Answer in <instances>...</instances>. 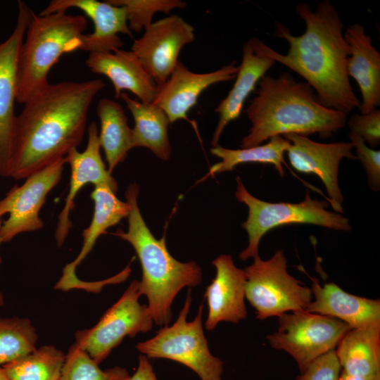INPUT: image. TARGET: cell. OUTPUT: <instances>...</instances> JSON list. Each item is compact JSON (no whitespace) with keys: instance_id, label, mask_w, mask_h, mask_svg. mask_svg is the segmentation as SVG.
I'll use <instances>...</instances> for the list:
<instances>
[{"instance_id":"26","label":"cell","mask_w":380,"mask_h":380,"mask_svg":"<svg viewBox=\"0 0 380 380\" xmlns=\"http://www.w3.org/2000/svg\"><path fill=\"white\" fill-rule=\"evenodd\" d=\"M97 114L101 124L99 140L105 153L108 170L111 174L132 149V128L128 125L124 108L114 100H99Z\"/></svg>"},{"instance_id":"11","label":"cell","mask_w":380,"mask_h":380,"mask_svg":"<svg viewBox=\"0 0 380 380\" xmlns=\"http://www.w3.org/2000/svg\"><path fill=\"white\" fill-rule=\"evenodd\" d=\"M65 163V157L56 160L27 177L22 185L13 186L0 200V219L9 214L0 227L2 243L11 241L20 233L43 227L39 213L47 194L60 182Z\"/></svg>"},{"instance_id":"32","label":"cell","mask_w":380,"mask_h":380,"mask_svg":"<svg viewBox=\"0 0 380 380\" xmlns=\"http://www.w3.org/2000/svg\"><path fill=\"white\" fill-rule=\"evenodd\" d=\"M350 142L355 149V157L365 170L367 182L370 189L374 191L380 189V151L369 148L363 139L356 134H349Z\"/></svg>"},{"instance_id":"20","label":"cell","mask_w":380,"mask_h":380,"mask_svg":"<svg viewBox=\"0 0 380 380\" xmlns=\"http://www.w3.org/2000/svg\"><path fill=\"white\" fill-rule=\"evenodd\" d=\"M86 65L93 73L103 75L111 81L116 99L122 91L128 90L143 103L153 102L157 85L132 51L120 49L113 52L89 53Z\"/></svg>"},{"instance_id":"15","label":"cell","mask_w":380,"mask_h":380,"mask_svg":"<svg viewBox=\"0 0 380 380\" xmlns=\"http://www.w3.org/2000/svg\"><path fill=\"white\" fill-rule=\"evenodd\" d=\"M32 10L18 1V17L11 35L0 43V176L8 177L17 94V70L20 48Z\"/></svg>"},{"instance_id":"29","label":"cell","mask_w":380,"mask_h":380,"mask_svg":"<svg viewBox=\"0 0 380 380\" xmlns=\"http://www.w3.org/2000/svg\"><path fill=\"white\" fill-rule=\"evenodd\" d=\"M37 335L27 318L0 317V367L36 349Z\"/></svg>"},{"instance_id":"6","label":"cell","mask_w":380,"mask_h":380,"mask_svg":"<svg viewBox=\"0 0 380 380\" xmlns=\"http://www.w3.org/2000/svg\"><path fill=\"white\" fill-rule=\"evenodd\" d=\"M236 181L235 197L248 208V217L241 224L248 236V246L239 253V258L242 260L259 255L258 247L262 237L279 226L308 224L338 231L351 230L347 217L327 210L329 201L312 199L308 190L301 202L270 203L250 194L239 177H236Z\"/></svg>"},{"instance_id":"18","label":"cell","mask_w":380,"mask_h":380,"mask_svg":"<svg viewBox=\"0 0 380 380\" xmlns=\"http://www.w3.org/2000/svg\"><path fill=\"white\" fill-rule=\"evenodd\" d=\"M72 8L83 11L91 19L94 26L92 33L82 35L81 50L89 53L113 52L124 45L118 34L133 37L128 27L125 7L113 5L107 1L53 0L39 15L66 12Z\"/></svg>"},{"instance_id":"21","label":"cell","mask_w":380,"mask_h":380,"mask_svg":"<svg viewBox=\"0 0 380 380\" xmlns=\"http://www.w3.org/2000/svg\"><path fill=\"white\" fill-rule=\"evenodd\" d=\"M275 63L260 51L257 37H252L244 43L241 63L233 87L215 110L218 114V121L211 139L213 147L219 145L220 138L227 125L241 115L245 101Z\"/></svg>"},{"instance_id":"13","label":"cell","mask_w":380,"mask_h":380,"mask_svg":"<svg viewBox=\"0 0 380 380\" xmlns=\"http://www.w3.org/2000/svg\"><path fill=\"white\" fill-rule=\"evenodd\" d=\"M283 137L290 142L286 153L291 166L299 172L317 175L325 186L329 203L335 212L342 214L344 198L338 184V169L343 158L357 159L352 143L323 144L296 134Z\"/></svg>"},{"instance_id":"5","label":"cell","mask_w":380,"mask_h":380,"mask_svg":"<svg viewBox=\"0 0 380 380\" xmlns=\"http://www.w3.org/2000/svg\"><path fill=\"white\" fill-rule=\"evenodd\" d=\"M87 28L82 15L32 11L18 53L17 102L24 104L47 87L51 68L65 53L80 49Z\"/></svg>"},{"instance_id":"23","label":"cell","mask_w":380,"mask_h":380,"mask_svg":"<svg viewBox=\"0 0 380 380\" xmlns=\"http://www.w3.org/2000/svg\"><path fill=\"white\" fill-rule=\"evenodd\" d=\"M312 281V300L306 311L338 319L350 329L380 322V300L350 294L333 282L319 284Z\"/></svg>"},{"instance_id":"38","label":"cell","mask_w":380,"mask_h":380,"mask_svg":"<svg viewBox=\"0 0 380 380\" xmlns=\"http://www.w3.org/2000/svg\"><path fill=\"white\" fill-rule=\"evenodd\" d=\"M0 380H11L1 367H0Z\"/></svg>"},{"instance_id":"37","label":"cell","mask_w":380,"mask_h":380,"mask_svg":"<svg viewBox=\"0 0 380 380\" xmlns=\"http://www.w3.org/2000/svg\"><path fill=\"white\" fill-rule=\"evenodd\" d=\"M1 223H2V220H1V219H0V227H1ZM1 243H2V241H1V238H0V244H1ZM1 262H2V260H1V258L0 257V264L1 263ZM4 304V295H3L1 293H0V307H1V306H3Z\"/></svg>"},{"instance_id":"31","label":"cell","mask_w":380,"mask_h":380,"mask_svg":"<svg viewBox=\"0 0 380 380\" xmlns=\"http://www.w3.org/2000/svg\"><path fill=\"white\" fill-rule=\"evenodd\" d=\"M115 6L125 7L129 30L139 32L153 22L158 12L169 13L176 8L184 9L186 3L181 0H107Z\"/></svg>"},{"instance_id":"16","label":"cell","mask_w":380,"mask_h":380,"mask_svg":"<svg viewBox=\"0 0 380 380\" xmlns=\"http://www.w3.org/2000/svg\"><path fill=\"white\" fill-rule=\"evenodd\" d=\"M238 70L234 61L217 70L196 73L179 61L165 82L157 86L153 103L166 113L170 123L189 120L187 113L202 92L214 84L234 80Z\"/></svg>"},{"instance_id":"24","label":"cell","mask_w":380,"mask_h":380,"mask_svg":"<svg viewBox=\"0 0 380 380\" xmlns=\"http://www.w3.org/2000/svg\"><path fill=\"white\" fill-rule=\"evenodd\" d=\"M335 351L342 372L362 377L380 376V322L350 329Z\"/></svg>"},{"instance_id":"7","label":"cell","mask_w":380,"mask_h":380,"mask_svg":"<svg viewBox=\"0 0 380 380\" xmlns=\"http://www.w3.org/2000/svg\"><path fill=\"white\" fill-rule=\"evenodd\" d=\"M189 289L184 305L171 326L163 327L151 338L136 345L148 358H164L179 362L193 370L201 380H221L223 362L213 356L205 337L203 325V305L196 316L186 319L191 304Z\"/></svg>"},{"instance_id":"30","label":"cell","mask_w":380,"mask_h":380,"mask_svg":"<svg viewBox=\"0 0 380 380\" xmlns=\"http://www.w3.org/2000/svg\"><path fill=\"white\" fill-rule=\"evenodd\" d=\"M129 374L123 367L101 369L75 343L65 355L60 380H127Z\"/></svg>"},{"instance_id":"36","label":"cell","mask_w":380,"mask_h":380,"mask_svg":"<svg viewBox=\"0 0 380 380\" xmlns=\"http://www.w3.org/2000/svg\"><path fill=\"white\" fill-rule=\"evenodd\" d=\"M340 380H380V376L372 378L349 375L342 371L340 374Z\"/></svg>"},{"instance_id":"34","label":"cell","mask_w":380,"mask_h":380,"mask_svg":"<svg viewBox=\"0 0 380 380\" xmlns=\"http://www.w3.org/2000/svg\"><path fill=\"white\" fill-rule=\"evenodd\" d=\"M341 371L334 349L313 360L296 380H340Z\"/></svg>"},{"instance_id":"2","label":"cell","mask_w":380,"mask_h":380,"mask_svg":"<svg viewBox=\"0 0 380 380\" xmlns=\"http://www.w3.org/2000/svg\"><path fill=\"white\" fill-rule=\"evenodd\" d=\"M296 11L305 24L301 35H293L281 23L275 24L274 35L288 42L287 53L281 54L257 38L258 49L300 75L322 106L348 115L359 108L360 101L347 73L350 48L337 10L329 0H324L315 11L305 2L298 4Z\"/></svg>"},{"instance_id":"14","label":"cell","mask_w":380,"mask_h":380,"mask_svg":"<svg viewBox=\"0 0 380 380\" xmlns=\"http://www.w3.org/2000/svg\"><path fill=\"white\" fill-rule=\"evenodd\" d=\"M91 198L94 203V214L90 224L82 232V248L77 257L63 268V274L55 285L56 289L68 291L79 289L99 293L105 285L119 282L117 275L94 282L81 281L76 275L77 267L90 253L98 238L106 234L108 228L127 217L131 209L129 203L120 201L108 185L94 186Z\"/></svg>"},{"instance_id":"22","label":"cell","mask_w":380,"mask_h":380,"mask_svg":"<svg viewBox=\"0 0 380 380\" xmlns=\"http://www.w3.org/2000/svg\"><path fill=\"white\" fill-rule=\"evenodd\" d=\"M344 38L350 48L347 73L356 81L360 90V113L367 114L380 105V53L360 24L346 27Z\"/></svg>"},{"instance_id":"8","label":"cell","mask_w":380,"mask_h":380,"mask_svg":"<svg viewBox=\"0 0 380 380\" xmlns=\"http://www.w3.org/2000/svg\"><path fill=\"white\" fill-rule=\"evenodd\" d=\"M246 267V298L255 308L256 318L306 310L312 300L311 289L287 271V260L282 250H277L268 260L259 255Z\"/></svg>"},{"instance_id":"10","label":"cell","mask_w":380,"mask_h":380,"mask_svg":"<svg viewBox=\"0 0 380 380\" xmlns=\"http://www.w3.org/2000/svg\"><path fill=\"white\" fill-rule=\"evenodd\" d=\"M140 296L139 281L134 280L96 324L75 332V343L99 364L125 337L151 330L154 322Z\"/></svg>"},{"instance_id":"3","label":"cell","mask_w":380,"mask_h":380,"mask_svg":"<svg viewBox=\"0 0 380 380\" xmlns=\"http://www.w3.org/2000/svg\"><path fill=\"white\" fill-rule=\"evenodd\" d=\"M258 84L256 94L245 110L251 127L241 141V148L289 134H317L327 139L346 124V113L322 106L307 82L296 81L289 72L277 77L265 75Z\"/></svg>"},{"instance_id":"28","label":"cell","mask_w":380,"mask_h":380,"mask_svg":"<svg viewBox=\"0 0 380 380\" xmlns=\"http://www.w3.org/2000/svg\"><path fill=\"white\" fill-rule=\"evenodd\" d=\"M65 355L53 346H44L3 365L11 380H60Z\"/></svg>"},{"instance_id":"9","label":"cell","mask_w":380,"mask_h":380,"mask_svg":"<svg viewBox=\"0 0 380 380\" xmlns=\"http://www.w3.org/2000/svg\"><path fill=\"white\" fill-rule=\"evenodd\" d=\"M277 331L267 336L274 349L288 353L296 362L300 373L315 359L336 348L350 329L334 317L299 310L278 317Z\"/></svg>"},{"instance_id":"33","label":"cell","mask_w":380,"mask_h":380,"mask_svg":"<svg viewBox=\"0 0 380 380\" xmlns=\"http://www.w3.org/2000/svg\"><path fill=\"white\" fill-rule=\"evenodd\" d=\"M350 132L360 136L371 147L380 144V110L374 108L367 114H353L348 120Z\"/></svg>"},{"instance_id":"12","label":"cell","mask_w":380,"mask_h":380,"mask_svg":"<svg viewBox=\"0 0 380 380\" xmlns=\"http://www.w3.org/2000/svg\"><path fill=\"white\" fill-rule=\"evenodd\" d=\"M194 38L193 26L174 14L152 23L140 38L134 40L131 51L159 86L169 78L181 50Z\"/></svg>"},{"instance_id":"1","label":"cell","mask_w":380,"mask_h":380,"mask_svg":"<svg viewBox=\"0 0 380 380\" xmlns=\"http://www.w3.org/2000/svg\"><path fill=\"white\" fill-rule=\"evenodd\" d=\"M103 80L49 84L15 116L8 177L26 179L81 144L88 113Z\"/></svg>"},{"instance_id":"17","label":"cell","mask_w":380,"mask_h":380,"mask_svg":"<svg viewBox=\"0 0 380 380\" xmlns=\"http://www.w3.org/2000/svg\"><path fill=\"white\" fill-rule=\"evenodd\" d=\"M88 141L84 151L77 148L70 150L65 156L66 163L70 167V181L69 192L61 213L55 232L58 247H61L72 227L69 218L74 208V199L80 190L87 184L94 186L105 184L109 186L115 193L118 184L106 168L101 155L96 123L93 121L87 127Z\"/></svg>"},{"instance_id":"19","label":"cell","mask_w":380,"mask_h":380,"mask_svg":"<svg viewBox=\"0 0 380 380\" xmlns=\"http://www.w3.org/2000/svg\"><path fill=\"white\" fill-rule=\"evenodd\" d=\"M212 264L216 268V276L204 294L208 307L205 326L209 331L221 322L236 324L247 316L244 270L234 265L230 255H220Z\"/></svg>"},{"instance_id":"27","label":"cell","mask_w":380,"mask_h":380,"mask_svg":"<svg viewBox=\"0 0 380 380\" xmlns=\"http://www.w3.org/2000/svg\"><path fill=\"white\" fill-rule=\"evenodd\" d=\"M289 145V141L281 136L273 137L265 144L250 148L229 149L217 145L210 148V153L221 160L212 165L208 172L198 182L217 173L232 171L236 165L248 163L272 164L283 177L284 155Z\"/></svg>"},{"instance_id":"35","label":"cell","mask_w":380,"mask_h":380,"mask_svg":"<svg viewBox=\"0 0 380 380\" xmlns=\"http://www.w3.org/2000/svg\"><path fill=\"white\" fill-rule=\"evenodd\" d=\"M148 359L146 355L140 354L138 367L135 372L132 376H129L127 380H158Z\"/></svg>"},{"instance_id":"25","label":"cell","mask_w":380,"mask_h":380,"mask_svg":"<svg viewBox=\"0 0 380 380\" xmlns=\"http://www.w3.org/2000/svg\"><path fill=\"white\" fill-rule=\"evenodd\" d=\"M120 98L125 103L134 121L132 128V148L145 147L160 159L168 160L172 148L168 137L170 122L166 113L153 103H145L133 99L125 93H122Z\"/></svg>"},{"instance_id":"4","label":"cell","mask_w":380,"mask_h":380,"mask_svg":"<svg viewBox=\"0 0 380 380\" xmlns=\"http://www.w3.org/2000/svg\"><path fill=\"white\" fill-rule=\"evenodd\" d=\"M139 192L136 183L127 187L125 198L131 206L128 229H118L112 234L127 241L134 249L142 270L140 294L148 299L147 306L153 322L165 327L170 322L171 305L176 296L186 286L199 285L202 270L194 261L182 262L176 260L167 248L165 236L158 239L153 235L138 206Z\"/></svg>"}]
</instances>
